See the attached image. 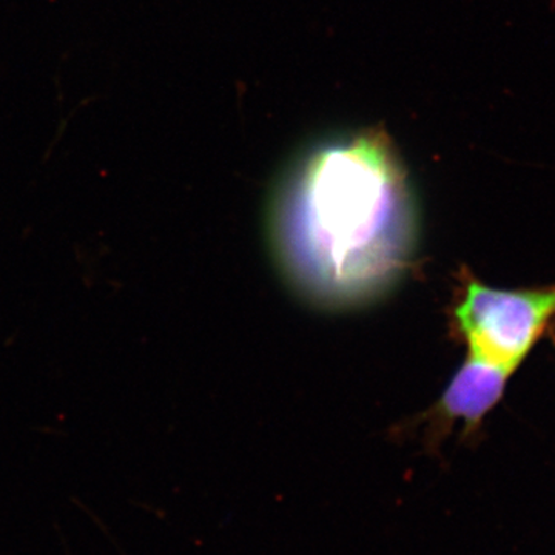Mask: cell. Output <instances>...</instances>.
I'll list each match as a JSON object with an SVG mask.
<instances>
[{
  "mask_svg": "<svg viewBox=\"0 0 555 555\" xmlns=\"http://www.w3.org/2000/svg\"><path fill=\"white\" fill-rule=\"evenodd\" d=\"M270 246L301 297L323 309L371 305L406 275L418 246L409 173L383 129L317 139L273 188Z\"/></svg>",
  "mask_w": 555,
  "mask_h": 555,
  "instance_id": "1",
  "label": "cell"
},
{
  "mask_svg": "<svg viewBox=\"0 0 555 555\" xmlns=\"http://www.w3.org/2000/svg\"><path fill=\"white\" fill-rule=\"evenodd\" d=\"M511 377L502 369L466 357L437 403L422 415L430 447H438L456 422L463 423V436L477 434L489 412L505 397Z\"/></svg>",
  "mask_w": 555,
  "mask_h": 555,
  "instance_id": "3",
  "label": "cell"
},
{
  "mask_svg": "<svg viewBox=\"0 0 555 555\" xmlns=\"http://www.w3.org/2000/svg\"><path fill=\"white\" fill-rule=\"evenodd\" d=\"M551 339H553V343L555 345V334L551 335Z\"/></svg>",
  "mask_w": 555,
  "mask_h": 555,
  "instance_id": "4",
  "label": "cell"
},
{
  "mask_svg": "<svg viewBox=\"0 0 555 555\" xmlns=\"http://www.w3.org/2000/svg\"><path fill=\"white\" fill-rule=\"evenodd\" d=\"M451 331L467 357L514 375L535 346L555 334V284L496 288L463 266L456 273Z\"/></svg>",
  "mask_w": 555,
  "mask_h": 555,
  "instance_id": "2",
  "label": "cell"
}]
</instances>
